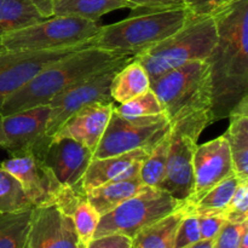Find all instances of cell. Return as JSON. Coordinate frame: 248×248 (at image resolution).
<instances>
[{"label":"cell","mask_w":248,"mask_h":248,"mask_svg":"<svg viewBox=\"0 0 248 248\" xmlns=\"http://www.w3.org/2000/svg\"><path fill=\"white\" fill-rule=\"evenodd\" d=\"M170 149V132L148 153L142 162L140 176L143 184L148 186L159 188L166 174L167 157Z\"/></svg>","instance_id":"4316f807"},{"label":"cell","mask_w":248,"mask_h":248,"mask_svg":"<svg viewBox=\"0 0 248 248\" xmlns=\"http://www.w3.org/2000/svg\"><path fill=\"white\" fill-rule=\"evenodd\" d=\"M149 89V77L135 57L114 75L110 84V96L114 102L121 104L144 93Z\"/></svg>","instance_id":"7402d4cb"},{"label":"cell","mask_w":248,"mask_h":248,"mask_svg":"<svg viewBox=\"0 0 248 248\" xmlns=\"http://www.w3.org/2000/svg\"><path fill=\"white\" fill-rule=\"evenodd\" d=\"M171 130L165 115L127 119L113 109L108 126L93 152V159L125 154L136 149L150 152Z\"/></svg>","instance_id":"30bf717a"},{"label":"cell","mask_w":248,"mask_h":248,"mask_svg":"<svg viewBox=\"0 0 248 248\" xmlns=\"http://www.w3.org/2000/svg\"><path fill=\"white\" fill-rule=\"evenodd\" d=\"M114 110L119 115L127 119L165 115L164 108H162L161 103L152 89H149L147 92L140 94V96L135 97L131 101L121 103L119 107H114Z\"/></svg>","instance_id":"f546056e"},{"label":"cell","mask_w":248,"mask_h":248,"mask_svg":"<svg viewBox=\"0 0 248 248\" xmlns=\"http://www.w3.org/2000/svg\"><path fill=\"white\" fill-rule=\"evenodd\" d=\"M0 166L18 179L34 207L55 205L63 186L41 157L33 154L10 156Z\"/></svg>","instance_id":"4fadbf2b"},{"label":"cell","mask_w":248,"mask_h":248,"mask_svg":"<svg viewBox=\"0 0 248 248\" xmlns=\"http://www.w3.org/2000/svg\"><path fill=\"white\" fill-rule=\"evenodd\" d=\"M133 9L144 11H159V10L178 9L184 7L182 0H130Z\"/></svg>","instance_id":"8d00e7d4"},{"label":"cell","mask_w":248,"mask_h":248,"mask_svg":"<svg viewBox=\"0 0 248 248\" xmlns=\"http://www.w3.org/2000/svg\"><path fill=\"white\" fill-rule=\"evenodd\" d=\"M69 217L74 223L75 232H77L80 245L82 248H86L89 242L93 239L97 225L99 223V218H101L93 206L87 201L86 194L75 205Z\"/></svg>","instance_id":"f1b7e54d"},{"label":"cell","mask_w":248,"mask_h":248,"mask_svg":"<svg viewBox=\"0 0 248 248\" xmlns=\"http://www.w3.org/2000/svg\"><path fill=\"white\" fill-rule=\"evenodd\" d=\"M217 40V27L212 16L189 14L181 29L136 56V60L143 65L150 81H153L189 62L206 61Z\"/></svg>","instance_id":"277c9868"},{"label":"cell","mask_w":248,"mask_h":248,"mask_svg":"<svg viewBox=\"0 0 248 248\" xmlns=\"http://www.w3.org/2000/svg\"><path fill=\"white\" fill-rule=\"evenodd\" d=\"M183 205L166 191L143 186L132 198L99 218L93 237L121 234L131 240L144 228L171 215Z\"/></svg>","instance_id":"52a82bcc"},{"label":"cell","mask_w":248,"mask_h":248,"mask_svg":"<svg viewBox=\"0 0 248 248\" xmlns=\"http://www.w3.org/2000/svg\"><path fill=\"white\" fill-rule=\"evenodd\" d=\"M244 179L237 174H232L228 178L223 179L220 183L213 186L210 191L205 194L194 205H186L183 202V208L186 215L207 216V215H223L230 203L235 190L239 186L240 182Z\"/></svg>","instance_id":"cb8c5ba5"},{"label":"cell","mask_w":248,"mask_h":248,"mask_svg":"<svg viewBox=\"0 0 248 248\" xmlns=\"http://www.w3.org/2000/svg\"><path fill=\"white\" fill-rule=\"evenodd\" d=\"M113 109L114 104H89L73 114L58 128L53 138H72L93 153L108 126Z\"/></svg>","instance_id":"e0dca14e"},{"label":"cell","mask_w":248,"mask_h":248,"mask_svg":"<svg viewBox=\"0 0 248 248\" xmlns=\"http://www.w3.org/2000/svg\"><path fill=\"white\" fill-rule=\"evenodd\" d=\"M213 240H200V241L184 248H213Z\"/></svg>","instance_id":"ab89813d"},{"label":"cell","mask_w":248,"mask_h":248,"mask_svg":"<svg viewBox=\"0 0 248 248\" xmlns=\"http://www.w3.org/2000/svg\"><path fill=\"white\" fill-rule=\"evenodd\" d=\"M200 240L201 234L198 216L186 215V217L179 224L178 230H177L173 248L188 247L195 242L200 241Z\"/></svg>","instance_id":"1f68e13d"},{"label":"cell","mask_w":248,"mask_h":248,"mask_svg":"<svg viewBox=\"0 0 248 248\" xmlns=\"http://www.w3.org/2000/svg\"><path fill=\"white\" fill-rule=\"evenodd\" d=\"M135 56L126 55L104 69L94 73L82 81L73 85L48 102L50 116L45 130V140L51 143L58 128L79 109L93 103L114 104L110 96V84L114 75Z\"/></svg>","instance_id":"9c48e42d"},{"label":"cell","mask_w":248,"mask_h":248,"mask_svg":"<svg viewBox=\"0 0 248 248\" xmlns=\"http://www.w3.org/2000/svg\"><path fill=\"white\" fill-rule=\"evenodd\" d=\"M186 215L182 205L171 215L140 230L132 239V248H173L177 230Z\"/></svg>","instance_id":"44dd1931"},{"label":"cell","mask_w":248,"mask_h":248,"mask_svg":"<svg viewBox=\"0 0 248 248\" xmlns=\"http://www.w3.org/2000/svg\"><path fill=\"white\" fill-rule=\"evenodd\" d=\"M97 22L73 16H52L11 31L0 40L4 50H53L90 43L101 33Z\"/></svg>","instance_id":"ba28073f"},{"label":"cell","mask_w":248,"mask_h":248,"mask_svg":"<svg viewBox=\"0 0 248 248\" xmlns=\"http://www.w3.org/2000/svg\"><path fill=\"white\" fill-rule=\"evenodd\" d=\"M230 125L223 135L229 144L235 174L248 181V97L230 113Z\"/></svg>","instance_id":"d6986e66"},{"label":"cell","mask_w":248,"mask_h":248,"mask_svg":"<svg viewBox=\"0 0 248 248\" xmlns=\"http://www.w3.org/2000/svg\"><path fill=\"white\" fill-rule=\"evenodd\" d=\"M34 4V6L38 9V11L40 12L41 16L44 18H48V17H52V6L55 0H31Z\"/></svg>","instance_id":"74e56055"},{"label":"cell","mask_w":248,"mask_h":248,"mask_svg":"<svg viewBox=\"0 0 248 248\" xmlns=\"http://www.w3.org/2000/svg\"><path fill=\"white\" fill-rule=\"evenodd\" d=\"M237 248H248V220L242 223L241 236H240L239 247Z\"/></svg>","instance_id":"f35d334b"},{"label":"cell","mask_w":248,"mask_h":248,"mask_svg":"<svg viewBox=\"0 0 248 248\" xmlns=\"http://www.w3.org/2000/svg\"><path fill=\"white\" fill-rule=\"evenodd\" d=\"M120 9H132L130 0H55L53 16H73L97 22L103 15Z\"/></svg>","instance_id":"603a6c76"},{"label":"cell","mask_w":248,"mask_h":248,"mask_svg":"<svg viewBox=\"0 0 248 248\" xmlns=\"http://www.w3.org/2000/svg\"><path fill=\"white\" fill-rule=\"evenodd\" d=\"M212 17L218 40L206 62L211 72L215 123L229 118L248 97V0H234Z\"/></svg>","instance_id":"6da1fadb"},{"label":"cell","mask_w":248,"mask_h":248,"mask_svg":"<svg viewBox=\"0 0 248 248\" xmlns=\"http://www.w3.org/2000/svg\"><path fill=\"white\" fill-rule=\"evenodd\" d=\"M170 125L186 116L212 114V84L206 61H193L150 81Z\"/></svg>","instance_id":"5b68a950"},{"label":"cell","mask_w":248,"mask_h":248,"mask_svg":"<svg viewBox=\"0 0 248 248\" xmlns=\"http://www.w3.org/2000/svg\"><path fill=\"white\" fill-rule=\"evenodd\" d=\"M200 225L201 240H213L218 235L219 230L227 222L223 215H207L198 216Z\"/></svg>","instance_id":"e575fe53"},{"label":"cell","mask_w":248,"mask_h":248,"mask_svg":"<svg viewBox=\"0 0 248 248\" xmlns=\"http://www.w3.org/2000/svg\"><path fill=\"white\" fill-rule=\"evenodd\" d=\"M228 222L244 223L248 220V181H241L224 212Z\"/></svg>","instance_id":"4dcf8cb0"},{"label":"cell","mask_w":248,"mask_h":248,"mask_svg":"<svg viewBox=\"0 0 248 248\" xmlns=\"http://www.w3.org/2000/svg\"><path fill=\"white\" fill-rule=\"evenodd\" d=\"M213 124L211 113L186 116L171 124L166 174L159 189L179 201H186L194 191V154L202 131Z\"/></svg>","instance_id":"8992f818"},{"label":"cell","mask_w":248,"mask_h":248,"mask_svg":"<svg viewBox=\"0 0 248 248\" xmlns=\"http://www.w3.org/2000/svg\"><path fill=\"white\" fill-rule=\"evenodd\" d=\"M234 173L229 144L223 136L198 145L194 154V191L184 203L194 205L213 186Z\"/></svg>","instance_id":"5bb4252c"},{"label":"cell","mask_w":248,"mask_h":248,"mask_svg":"<svg viewBox=\"0 0 248 248\" xmlns=\"http://www.w3.org/2000/svg\"><path fill=\"white\" fill-rule=\"evenodd\" d=\"M35 208L18 179L0 166V212H21Z\"/></svg>","instance_id":"83f0119b"},{"label":"cell","mask_w":248,"mask_h":248,"mask_svg":"<svg viewBox=\"0 0 248 248\" xmlns=\"http://www.w3.org/2000/svg\"><path fill=\"white\" fill-rule=\"evenodd\" d=\"M27 248H82L69 216L55 205L35 207L31 213Z\"/></svg>","instance_id":"9a60e30c"},{"label":"cell","mask_w":248,"mask_h":248,"mask_svg":"<svg viewBox=\"0 0 248 248\" xmlns=\"http://www.w3.org/2000/svg\"><path fill=\"white\" fill-rule=\"evenodd\" d=\"M92 160L93 153L72 138H53L43 157V161L63 186L82 183Z\"/></svg>","instance_id":"2e32d148"},{"label":"cell","mask_w":248,"mask_h":248,"mask_svg":"<svg viewBox=\"0 0 248 248\" xmlns=\"http://www.w3.org/2000/svg\"><path fill=\"white\" fill-rule=\"evenodd\" d=\"M126 55L89 46L77 51L39 73L31 82L15 92L0 107V115L48 104L73 85L104 69Z\"/></svg>","instance_id":"7a4b0ae2"},{"label":"cell","mask_w":248,"mask_h":248,"mask_svg":"<svg viewBox=\"0 0 248 248\" xmlns=\"http://www.w3.org/2000/svg\"><path fill=\"white\" fill-rule=\"evenodd\" d=\"M133 10L135 12L126 19L102 27L93 40L94 47L136 57L176 33L189 16L186 7L159 11Z\"/></svg>","instance_id":"3957f363"},{"label":"cell","mask_w":248,"mask_h":248,"mask_svg":"<svg viewBox=\"0 0 248 248\" xmlns=\"http://www.w3.org/2000/svg\"><path fill=\"white\" fill-rule=\"evenodd\" d=\"M44 18L31 0H0V40L4 35L41 22Z\"/></svg>","instance_id":"d4e9b609"},{"label":"cell","mask_w":248,"mask_h":248,"mask_svg":"<svg viewBox=\"0 0 248 248\" xmlns=\"http://www.w3.org/2000/svg\"><path fill=\"white\" fill-rule=\"evenodd\" d=\"M93 40L81 45L53 48V50H4L2 48L0 52V107L11 94L26 86L48 65L77 51L93 46Z\"/></svg>","instance_id":"8fae6325"},{"label":"cell","mask_w":248,"mask_h":248,"mask_svg":"<svg viewBox=\"0 0 248 248\" xmlns=\"http://www.w3.org/2000/svg\"><path fill=\"white\" fill-rule=\"evenodd\" d=\"M26 248H27V246H26Z\"/></svg>","instance_id":"b9f144b4"},{"label":"cell","mask_w":248,"mask_h":248,"mask_svg":"<svg viewBox=\"0 0 248 248\" xmlns=\"http://www.w3.org/2000/svg\"><path fill=\"white\" fill-rule=\"evenodd\" d=\"M48 116V104L0 115V147L10 156L33 154L43 159L50 144L45 140Z\"/></svg>","instance_id":"7c38bea8"},{"label":"cell","mask_w":248,"mask_h":248,"mask_svg":"<svg viewBox=\"0 0 248 248\" xmlns=\"http://www.w3.org/2000/svg\"><path fill=\"white\" fill-rule=\"evenodd\" d=\"M242 223L225 222L213 240V248H237L241 236Z\"/></svg>","instance_id":"836d02e7"},{"label":"cell","mask_w":248,"mask_h":248,"mask_svg":"<svg viewBox=\"0 0 248 248\" xmlns=\"http://www.w3.org/2000/svg\"><path fill=\"white\" fill-rule=\"evenodd\" d=\"M33 210L0 212V248H26Z\"/></svg>","instance_id":"484cf974"},{"label":"cell","mask_w":248,"mask_h":248,"mask_svg":"<svg viewBox=\"0 0 248 248\" xmlns=\"http://www.w3.org/2000/svg\"><path fill=\"white\" fill-rule=\"evenodd\" d=\"M147 150L136 149L125 154L93 159L82 178L85 193L109 182L123 181L140 176L142 162L148 155Z\"/></svg>","instance_id":"ac0fdd59"},{"label":"cell","mask_w":248,"mask_h":248,"mask_svg":"<svg viewBox=\"0 0 248 248\" xmlns=\"http://www.w3.org/2000/svg\"><path fill=\"white\" fill-rule=\"evenodd\" d=\"M184 7L194 16H213L234 0H182Z\"/></svg>","instance_id":"d6a6232c"},{"label":"cell","mask_w":248,"mask_h":248,"mask_svg":"<svg viewBox=\"0 0 248 248\" xmlns=\"http://www.w3.org/2000/svg\"><path fill=\"white\" fill-rule=\"evenodd\" d=\"M86 248H132V240L121 234L93 237Z\"/></svg>","instance_id":"d590c367"},{"label":"cell","mask_w":248,"mask_h":248,"mask_svg":"<svg viewBox=\"0 0 248 248\" xmlns=\"http://www.w3.org/2000/svg\"><path fill=\"white\" fill-rule=\"evenodd\" d=\"M144 186L140 176L133 178L123 179V181L109 182V183L99 186L97 188L86 191V199L98 212V215L104 216L118 207L120 203L132 198Z\"/></svg>","instance_id":"ffe728a7"},{"label":"cell","mask_w":248,"mask_h":248,"mask_svg":"<svg viewBox=\"0 0 248 248\" xmlns=\"http://www.w3.org/2000/svg\"><path fill=\"white\" fill-rule=\"evenodd\" d=\"M2 51V47H1V45H0V52H1Z\"/></svg>","instance_id":"60d3db41"}]
</instances>
